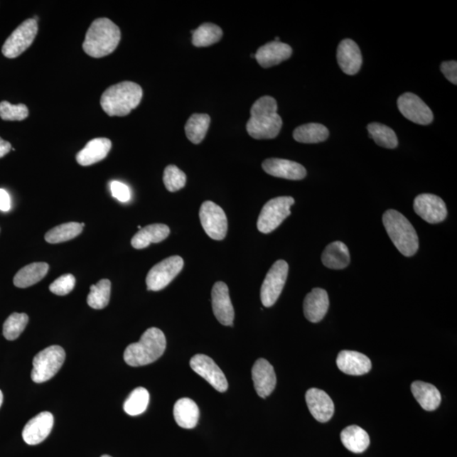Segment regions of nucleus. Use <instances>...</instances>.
Here are the masks:
<instances>
[{
  "mask_svg": "<svg viewBox=\"0 0 457 457\" xmlns=\"http://www.w3.org/2000/svg\"><path fill=\"white\" fill-rule=\"evenodd\" d=\"M183 266L184 261L180 256H172L159 262L146 275L148 290L158 291L165 289L183 270Z\"/></svg>",
  "mask_w": 457,
  "mask_h": 457,
  "instance_id": "obj_10",
  "label": "nucleus"
},
{
  "mask_svg": "<svg viewBox=\"0 0 457 457\" xmlns=\"http://www.w3.org/2000/svg\"><path fill=\"white\" fill-rule=\"evenodd\" d=\"M29 110L23 104H11L7 101L0 103V117L3 121L21 122L28 118Z\"/></svg>",
  "mask_w": 457,
  "mask_h": 457,
  "instance_id": "obj_40",
  "label": "nucleus"
},
{
  "mask_svg": "<svg viewBox=\"0 0 457 457\" xmlns=\"http://www.w3.org/2000/svg\"><path fill=\"white\" fill-rule=\"evenodd\" d=\"M193 44L195 47H208L218 43L223 36V31L219 26L203 23L193 31Z\"/></svg>",
  "mask_w": 457,
  "mask_h": 457,
  "instance_id": "obj_33",
  "label": "nucleus"
},
{
  "mask_svg": "<svg viewBox=\"0 0 457 457\" xmlns=\"http://www.w3.org/2000/svg\"><path fill=\"white\" fill-rule=\"evenodd\" d=\"M306 402L313 418L319 423H326L334 415V402L329 394L322 389H309L306 393Z\"/></svg>",
  "mask_w": 457,
  "mask_h": 457,
  "instance_id": "obj_17",
  "label": "nucleus"
},
{
  "mask_svg": "<svg viewBox=\"0 0 457 457\" xmlns=\"http://www.w3.org/2000/svg\"><path fill=\"white\" fill-rule=\"evenodd\" d=\"M11 149V144L0 137V158L6 156L7 154L10 153Z\"/></svg>",
  "mask_w": 457,
  "mask_h": 457,
  "instance_id": "obj_45",
  "label": "nucleus"
},
{
  "mask_svg": "<svg viewBox=\"0 0 457 457\" xmlns=\"http://www.w3.org/2000/svg\"><path fill=\"white\" fill-rule=\"evenodd\" d=\"M121 37V30L112 21L97 19L87 30L82 44L83 50L92 58L107 56L117 50Z\"/></svg>",
  "mask_w": 457,
  "mask_h": 457,
  "instance_id": "obj_2",
  "label": "nucleus"
},
{
  "mask_svg": "<svg viewBox=\"0 0 457 457\" xmlns=\"http://www.w3.org/2000/svg\"><path fill=\"white\" fill-rule=\"evenodd\" d=\"M371 139L375 143L385 149H396L398 146V139L392 128L380 123H371L367 126Z\"/></svg>",
  "mask_w": 457,
  "mask_h": 457,
  "instance_id": "obj_35",
  "label": "nucleus"
},
{
  "mask_svg": "<svg viewBox=\"0 0 457 457\" xmlns=\"http://www.w3.org/2000/svg\"><path fill=\"white\" fill-rule=\"evenodd\" d=\"M336 365L344 374L353 376L366 375L372 368L370 359L355 350H341L337 357Z\"/></svg>",
  "mask_w": 457,
  "mask_h": 457,
  "instance_id": "obj_21",
  "label": "nucleus"
},
{
  "mask_svg": "<svg viewBox=\"0 0 457 457\" xmlns=\"http://www.w3.org/2000/svg\"><path fill=\"white\" fill-rule=\"evenodd\" d=\"M210 125V117L206 114H194L186 124L185 131L188 139L194 144L202 143Z\"/></svg>",
  "mask_w": 457,
  "mask_h": 457,
  "instance_id": "obj_32",
  "label": "nucleus"
},
{
  "mask_svg": "<svg viewBox=\"0 0 457 457\" xmlns=\"http://www.w3.org/2000/svg\"><path fill=\"white\" fill-rule=\"evenodd\" d=\"M149 403V393L144 387H139L129 394L125 403L124 411L130 416H137L146 410Z\"/></svg>",
  "mask_w": 457,
  "mask_h": 457,
  "instance_id": "obj_37",
  "label": "nucleus"
},
{
  "mask_svg": "<svg viewBox=\"0 0 457 457\" xmlns=\"http://www.w3.org/2000/svg\"><path fill=\"white\" fill-rule=\"evenodd\" d=\"M111 293V282L107 279H101L96 285L90 287L87 296V304L93 309H103L107 307Z\"/></svg>",
  "mask_w": 457,
  "mask_h": 457,
  "instance_id": "obj_36",
  "label": "nucleus"
},
{
  "mask_svg": "<svg viewBox=\"0 0 457 457\" xmlns=\"http://www.w3.org/2000/svg\"><path fill=\"white\" fill-rule=\"evenodd\" d=\"M411 389L416 402L424 410L432 412L441 405V394L436 386L423 381H415L412 384Z\"/></svg>",
  "mask_w": 457,
  "mask_h": 457,
  "instance_id": "obj_25",
  "label": "nucleus"
},
{
  "mask_svg": "<svg viewBox=\"0 0 457 457\" xmlns=\"http://www.w3.org/2000/svg\"><path fill=\"white\" fill-rule=\"evenodd\" d=\"M337 61L345 74L353 75L361 69L362 57L357 44L352 39H344L337 48Z\"/></svg>",
  "mask_w": 457,
  "mask_h": 457,
  "instance_id": "obj_20",
  "label": "nucleus"
},
{
  "mask_svg": "<svg viewBox=\"0 0 457 457\" xmlns=\"http://www.w3.org/2000/svg\"><path fill=\"white\" fill-rule=\"evenodd\" d=\"M166 348V338L163 331L150 328L144 333L139 343L128 345L124 353V360L131 367L149 365L157 361Z\"/></svg>",
  "mask_w": 457,
  "mask_h": 457,
  "instance_id": "obj_4",
  "label": "nucleus"
},
{
  "mask_svg": "<svg viewBox=\"0 0 457 457\" xmlns=\"http://www.w3.org/2000/svg\"><path fill=\"white\" fill-rule=\"evenodd\" d=\"M110 190L112 196L117 200L127 203L131 199V190L126 184L121 181H114L110 183Z\"/></svg>",
  "mask_w": 457,
  "mask_h": 457,
  "instance_id": "obj_42",
  "label": "nucleus"
},
{
  "mask_svg": "<svg viewBox=\"0 0 457 457\" xmlns=\"http://www.w3.org/2000/svg\"><path fill=\"white\" fill-rule=\"evenodd\" d=\"M50 265L46 263H33L25 266L16 273L14 285L18 288H28L37 284L46 276Z\"/></svg>",
  "mask_w": 457,
  "mask_h": 457,
  "instance_id": "obj_30",
  "label": "nucleus"
},
{
  "mask_svg": "<svg viewBox=\"0 0 457 457\" xmlns=\"http://www.w3.org/2000/svg\"><path fill=\"white\" fill-rule=\"evenodd\" d=\"M262 166L267 174L279 178L299 181L307 176V171L303 166L287 159L268 158Z\"/></svg>",
  "mask_w": 457,
  "mask_h": 457,
  "instance_id": "obj_19",
  "label": "nucleus"
},
{
  "mask_svg": "<svg viewBox=\"0 0 457 457\" xmlns=\"http://www.w3.org/2000/svg\"><path fill=\"white\" fill-rule=\"evenodd\" d=\"M329 307V296L327 291L321 288H314L305 297L303 312L306 318L310 322H321L325 318Z\"/></svg>",
  "mask_w": 457,
  "mask_h": 457,
  "instance_id": "obj_23",
  "label": "nucleus"
},
{
  "mask_svg": "<svg viewBox=\"0 0 457 457\" xmlns=\"http://www.w3.org/2000/svg\"><path fill=\"white\" fill-rule=\"evenodd\" d=\"M174 416L181 428L193 429L199 419V408L192 399L181 398L175 404Z\"/></svg>",
  "mask_w": 457,
  "mask_h": 457,
  "instance_id": "obj_27",
  "label": "nucleus"
},
{
  "mask_svg": "<svg viewBox=\"0 0 457 457\" xmlns=\"http://www.w3.org/2000/svg\"><path fill=\"white\" fill-rule=\"evenodd\" d=\"M343 446L353 453L365 452L370 445V438L365 429L357 425H350L340 434Z\"/></svg>",
  "mask_w": 457,
  "mask_h": 457,
  "instance_id": "obj_29",
  "label": "nucleus"
},
{
  "mask_svg": "<svg viewBox=\"0 0 457 457\" xmlns=\"http://www.w3.org/2000/svg\"><path fill=\"white\" fill-rule=\"evenodd\" d=\"M54 426V416L50 412H43L26 424L22 438L30 446L38 445L50 436Z\"/></svg>",
  "mask_w": 457,
  "mask_h": 457,
  "instance_id": "obj_16",
  "label": "nucleus"
},
{
  "mask_svg": "<svg viewBox=\"0 0 457 457\" xmlns=\"http://www.w3.org/2000/svg\"><path fill=\"white\" fill-rule=\"evenodd\" d=\"M277 110V102L274 97L264 96L257 100L252 106L251 117L247 123L248 134L257 140L275 139L283 125Z\"/></svg>",
  "mask_w": 457,
  "mask_h": 457,
  "instance_id": "obj_1",
  "label": "nucleus"
},
{
  "mask_svg": "<svg viewBox=\"0 0 457 457\" xmlns=\"http://www.w3.org/2000/svg\"><path fill=\"white\" fill-rule=\"evenodd\" d=\"M83 227L81 223L70 222L55 226L45 235V241L51 244H57L70 241L79 236L82 232Z\"/></svg>",
  "mask_w": 457,
  "mask_h": 457,
  "instance_id": "obj_34",
  "label": "nucleus"
},
{
  "mask_svg": "<svg viewBox=\"0 0 457 457\" xmlns=\"http://www.w3.org/2000/svg\"><path fill=\"white\" fill-rule=\"evenodd\" d=\"M386 232L401 254L412 257L419 247V240L416 230L405 216L397 210H389L383 215Z\"/></svg>",
  "mask_w": 457,
  "mask_h": 457,
  "instance_id": "obj_5",
  "label": "nucleus"
},
{
  "mask_svg": "<svg viewBox=\"0 0 457 457\" xmlns=\"http://www.w3.org/2000/svg\"><path fill=\"white\" fill-rule=\"evenodd\" d=\"M3 403V393L1 390H0V407H1Z\"/></svg>",
  "mask_w": 457,
  "mask_h": 457,
  "instance_id": "obj_46",
  "label": "nucleus"
},
{
  "mask_svg": "<svg viewBox=\"0 0 457 457\" xmlns=\"http://www.w3.org/2000/svg\"><path fill=\"white\" fill-rule=\"evenodd\" d=\"M112 146V143L108 139H95L88 141L82 150L77 154V161L80 166H90L99 163L106 157Z\"/></svg>",
  "mask_w": 457,
  "mask_h": 457,
  "instance_id": "obj_24",
  "label": "nucleus"
},
{
  "mask_svg": "<svg viewBox=\"0 0 457 457\" xmlns=\"http://www.w3.org/2000/svg\"><path fill=\"white\" fill-rule=\"evenodd\" d=\"M348 247L341 242H334L326 247L322 254V262L326 267L332 269H343L350 264Z\"/></svg>",
  "mask_w": 457,
  "mask_h": 457,
  "instance_id": "obj_28",
  "label": "nucleus"
},
{
  "mask_svg": "<svg viewBox=\"0 0 457 457\" xmlns=\"http://www.w3.org/2000/svg\"><path fill=\"white\" fill-rule=\"evenodd\" d=\"M289 265L284 260L275 262L261 287V301L266 308L272 307L281 296L286 285Z\"/></svg>",
  "mask_w": 457,
  "mask_h": 457,
  "instance_id": "obj_9",
  "label": "nucleus"
},
{
  "mask_svg": "<svg viewBox=\"0 0 457 457\" xmlns=\"http://www.w3.org/2000/svg\"><path fill=\"white\" fill-rule=\"evenodd\" d=\"M414 208L416 214L429 224L441 223L447 217L446 203L436 195H419L415 198Z\"/></svg>",
  "mask_w": 457,
  "mask_h": 457,
  "instance_id": "obj_14",
  "label": "nucleus"
},
{
  "mask_svg": "<svg viewBox=\"0 0 457 457\" xmlns=\"http://www.w3.org/2000/svg\"><path fill=\"white\" fill-rule=\"evenodd\" d=\"M143 99V90L135 82H123L111 86L101 97L100 104L109 117H126Z\"/></svg>",
  "mask_w": 457,
  "mask_h": 457,
  "instance_id": "obj_3",
  "label": "nucleus"
},
{
  "mask_svg": "<svg viewBox=\"0 0 457 457\" xmlns=\"http://www.w3.org/2000/svg\"><path fill=\"white\" fill-rule=\"evenodd\" d=\"M397 106L404 117L419 125L426 126L433 122L432 110L414 93L406 92L399 97Z\"/></svg>",
  "mask_w": 457,
  "mask_h": 457,
  "instance_id": "obj_12",
  "label": "nucleus"
},
{
  "mask_svg": "<svg viewBox=\"0 0 457 457\" xmlns=\"http://www.w3.org/2000/svg\"><path fill=\"white\" fill-rule=\"evenodd\" d=\"M75 286V278L72 274H66L61 275L50 286V291L58 296L68 295L72 292Z\"/></svg>",
  "mask_w": 457,
  "mask_h": 457,
  "instance_id": "obj_41",
  "label": "nucleus"
},
{
  "mask_svg": "<svg viewBox=\"0 0 457 457\" xmlns=\"http://www.w3.org/2000/svg\"><path fill=\"white\" fill-rule=\"evenodd\" d=\"M203 228L208 237L216 241L223 240L228 230L227 217L222 208L211 201L202 204L199 212Z\"/></svg>",
  "mask_w": 457,
  "mask_h": 457,
  "instance_id": "obj_11",
  "label": "nucleus"
},
{
  "mask_svg": "<svg viewBox=\"0 0 457 457\" xmlns=\"http://www.w3.org/2000/svg\"><path fill=\"white\" fill-rule=\"evenodd\" d=\"M65 360V353L59 345H52L40 352L33 359L32 380L33 382H46L60 371Z\"/></svg>",
  "mask_w": 457,
  "mask_h": 457,
  "instance_id": "obj_6",
  "label": "nucleus"
},
{
  "mask_svg": "<svg viewBox=\"0 0 457 457\" xmlns=\"http://www.w3.org/2000/svg\"><path fill=\"white\" fill-rule=\"evenodd\" d=\"M11 202L10 195L4 189H0V210L8 212L11 210Z\"/></svg>",
  "mask_w": 457,
  "mask_h": 457,
  "instance_id": "obj_44",
  "label": "nucleus"
},
{
  "mask_svg": "<svg viewBox=\"0 0 457 457\" xmlns=\"http://www.w3.org/2000/svg\"><path fill=\"white\" fill-rule=\"evenodd\" d=\"M213 312L218 321L225 326H232L235 312L225 283L216 282L212 289Z\"/></svg>",
  "mask_w": 457,
  "mask_h": 457,
  "instance_id": "obj_15",
  "label": "nucleus"
},
{
  "mask_svg": "<svg viewBox=\"0 0 457 457\" xmlns=\"http://www.w3.org/2000/svg\"><path fill=\"white\" fill-rule=\"evenodd\" d=\"M81 225H82V227L84 228V226H85V224H84V223H81Z\"/></svg>",
  "mask_w": 457,
  "mask_h": 457,
  "instance_id": "obj_48",
  "label": "nucleus"
},
{
  "mask_svg": "<svg viewBox=\"0 0 457 457\" xmlns=\"http://www.w3.org/2000/svg\"><path fill=\"white\" fill-rule=\"evenodd\" d=\"M295 203L291 197H279L271 199L262 208L257 229L264 234H269L277 229L291 215V208Z\"/></svg>",
  "mask_w": 457,
  "mask_h": 457,
  "instance_id": "obj_7",
  "label": "nucleus"
},
{
  "mask_svg": "<svg viewBox=\"0 0 457 457\" xmlns=\"http://www.w3.org/2000/svg\"><path fill=\"white\" fill-rule=\"evenodd\" d=\"M292 48L286 43L270 42L257 50L255 58L262 68H269L281 64L291 56Z\"/></svg>",
  "mask_w": 457,
  "mask_h": 457,
  "instance_id": "obj_22",
  "label": "nucleus"
},
{
  "mask_svg": "<svg viewBox=\"0 0 457 457\" xmlns=\"http://www.w3.org/2000/svg\"><path fill=\"white\" fill-rule=\"evenodd\" d=\"M190 366L195 372L208 381L219 392L228 389V382L224 372L210 357L203 354L195 355L190 359Z\"/></svg>",
  "mask_w": 457,
  "mask_h": 457,
  "instance_id": "obj_13",
  "label": "nucleus"
},
{
  "mask_svg": "<svg viewBox=\"0 0 457 457\" xmlns=\"http://www.w3.org/2000/svg\"><path fill=\"white\" fill-rule=\"evenodd\" d=\"M38 31L36 19H28L13 32L2 48V54L9 59H15L32 45Z\"/></svg>",
  "mask_w": 457,
  "mask_h": 457,
  "instance_id": "obj_8",
  "label": "nucleus"
},
{
  "mask_svg": "<svg viewBox=\"0 0 457 457\" xmlns=\"http://www.w3.org/2000/svg\"><path fill=\"white\" fill-rule=\"evenodd\" d=\"M441 72L451 83L457 84V63L456 61H446L441 65Z\"/></svg>",
  "mask_w": 457,
  "mask_h": 457,
  "instance_id": "obj_43",
  "label": "nucleus"
},
{
  "mask_svg": "<svg viewBox=\"0 0 457 457\" xmlns=\"http://www.w3.org/2000/svg\"><path fill=\"white\" fill-rule=\"evenodd\" d=\"M330 131L321 124L309 123L297 127L293 132V137L301 144H318L327 140Z\"/></svg>",
  "mask_w": 457,
  "mask_h": 457,
  "instance_id": "obj_31",
  "label": "nucleus"
},
{
  "mask_svg": "<svg viewBox=\"0 0 457 457\" xmlns=\"http://www.w3.org/2000/svg\"><path fill=\"white\" fill-rule=\"evenodd\" d=\"M163 181L168 192L175 193L184 188L186 176L178 167L168 166L163 171Z\"/></svg>",
  "mask_w": 457,
  "mask_h": 457,
  "instance_id": "obj_39",
  "label": "nucleus"
},
{
  "mask_svg": "<svg viewBox=\"0 0 457 457\" xmlns=\"http://www.w3.org/2000/svg\"><path fill=\"white\" fill-rule=\"evenodd\" d=\"M101 457H112V456H108V455H104V456H102Z\"/></svg>",
  "mask_w": 457,
  "mask_h": 457,
  "instance_id": "obj_47",
  "label": "nucleus"
},
{
  "mask_svg": "<svg viewBox=\"0 0 457 457\" xmlns=\"http://www.w3.org/2000/svg\"><path fill=\"white\" fill-rule=\"evenodd\" d=\"M171 230L163 224H154L141 228L131 239V246L136 249H144L151 243H158L166 240Z\"/></svg>",
  "mask_w": 457,
  "mask_h": 457,
  "instance_id": "obj_26",
  "label": "nucleus"
},
{
  "mask_svg": "<svg viewBox=\"0 0 457 457\" xmlns=\"http://www.w3.org/2000/svg\"><path fill=\"white\" fill-rule=\"evenodd\" d=\"M252 378L256 392L262 398L271 394L276 386L277 379L274 367L264 358L259 359L254 363L252 370Z\"/></svg>",
  "mask_w": 457,
  "mask_h": 457,
  "instance_id": "obj_18",
  "label": "nucleus"
},
{
  "mask_svg": "<svg viewBox=\"0 0 457 457\" xmlns=\"http://www.w3.org/2000/svg\"><path fill=\"white\" fill-rule=\"evenodd\" d=\"M28 314L14 313L10 315L4 323L3 335L8 340H15L24 331L28 326Z\"/></svg>",
  "mask_w": 457,
  "mask_h": 457,
  "instance_id": "obj_38",
  "label": "nucleus"
}]
</instances>
